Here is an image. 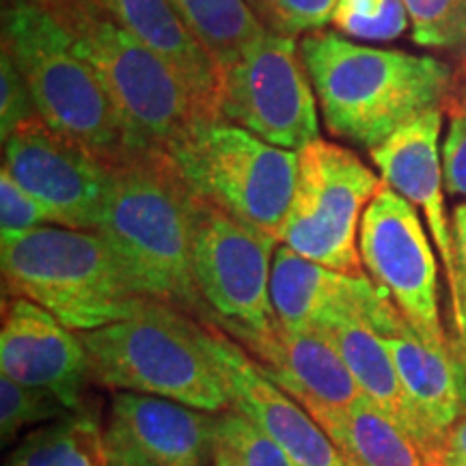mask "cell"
<instances>
[{"mask_svg":"<svg viewBox=\"0 0 466 466\" xmlns=\"http://www.w3.org/2000/svg\"><path fill=\"white\" fill-rule=\"evenodd\" d=\"M370 281L398 307L425 343L451 348L441 324L439 266L417 208L387 184L367 206L359 229Z\"/></svg>","mask_w":466,"mask_h":466,"instance_id":"obj_11","label":"cell"},{"mask_svg":"<svg viewBox=\"0 0 466 466\" xmlns=\"http://www.w3.org/2000/svg\"><path fill=\"white\" fill-rule=\"evenodd\" d=\"M72 412L55 393L39 387H26L14 378L0 376V436L3 445L15 439L22 428L50 423Z\"/></svg>","mask_w":466,"mask_h":466,"instance_id":"obj_27","label":"cell"},{"mask_svg":"<svg viewBox=\"0 0 466 466\" xmlns=\"http://www.w3.org/2000/svg\"><path fill=\"white\" fill-rule=\"evenodd\" d=\"M441 466H466V464H458V462H441Z\"/></svg>","mask_w":466,"mask_h":466,"instance_id":"obj_40","label":"cell"},{"mask_svg":"<svg viewBox=\"0 0 466 466\" xmlns=\"http://www.w3.org/2000/svg\"><path fill=\"white\" fill-rule=\"evenodd\" d=\"M3 50L25 76L39 116L113 167L130 151L100 76L44 9H3Z\"/></svg>","mask_w":466,"mask_h":466,"instance_id":"obj_6","label":"cell"},{"mask_svg":"<svg viewBox=\"0 0 466 466\" xmlns=\"http://www.w3.org/2000/svg\"><path fill=\"white\" fill-rule=\"evenodd\" d=\"M285 393L305 408H348L365 395L341 352L319 326L279 330L270 357L259 363Z\"/></svg>","mask_w":466,"mask_h":466,"instance_id":"obj_19","label":"cell"},{"mask_svg":"<svg viewBox=\"0 0 466 466\" xmlns=\"http://www.w3.org/2000/svg\"><path fill=\"white\" fill-rule=\"evenodd\" d=\"M439 462L466 464V417L453 425L442 441Z\"/></svg>","mask_w":466,"mask_h":466,"instance_id":"obj_35","label":"cell"},{"mask_svg":"<svg viewBox=\"0 0 466 466\" xmlns=\"http://www.w3.org/2000/svg\"><path fill=\"white\" fill-rule=\"evenodd\" d=\"M218 119L289 151L319 138L318 96L294 37L261 33L220 72Z\"/></svg>","mask_w":466,"mask_h":466,"instance_id":"obj_10","label":"cell"},{"mask_svg":"<svg viewBox=\"0 0 466 466\" xmlns=\"http://www.w3.org/2000/svg\"><path fill=\"white\" fill-rule=\"evenodd\" d=\"M168 3L212 56L218 72L229 67L253 39L268 31L247 0H168Z\"/></svg>","mask_w":466,"mask_h":466,"instance_id":"obj_24","label":"cell"},{"mask_svg":"<svg viewBox=\"0 0 466 466\" xmlns=\"http://www.w3.org/2000/svg\"><path fill=\"white\" fill-rule=\"evenodd\" d=\"M464 316H466V307H464V311H462V318H464ZM460 324H462V322H460ZM460 324H458V326H460ZM458 326H456V329H458Z\"/></svg>","mask_w":466,"mask_h":466,"instance_id":"obj_42","label":"cell"},{"mask_svg":"<svg viewBox=\"0 0 466 466\" xmlns=\"http://www.w3.org/2000/svg\"><path fill=\"white\" fill-rule=\"evenodd\" d=\"M108 20L156 52L188 86L208 116L218 119L220 72L168 0H91Z\"/></svg>","mask_w":466,"mask_h":466,"instance_id":"obj_17","label":"cell"},{"mask_svg":"<svg viewBox=\"0 0 466 466\" xmlns=\"http://www.w3.org/2000/svg\"><path fill=\"white\" fill-rule=\"evenodd\" d=\"M0 367L15 382L55 393L72 410L86 406L93 376L80 333L33 300L11 296L3 305Z\"/></svg>","mask_w":466,"mask_h":466,"instance_id":"obj_15","label":"cell"},{"mask_svg":"<svg viewBox=\"0 0 466 466\" xmlns=\"http://www.w3.org/2000/svg\"><path fill=\"white\" fill-rule=\"evenodd\" d=\"M450 108H458V110H464L466 113V58L462 63V69H460V78L456 83V93H453V100L450 104ZM447 108V110H450Z\"/></svg>","mask_w":466,"mask_h":466,"instance_id":"obj_37","label":"cell"},{"mask_svg":"<svg viewBox=\"0 0 466 466\" xmlns=\"http://www.w3.org/2000/svg\"><path fill=\"white\" fill-rule=\"evenodd\" d=\"M56 225L48 208L37 201L15 182L14 175L3 167L0 171V227L3 233L31 231L37 227Z\"/></svg>","mask_w":466,"mask_h":466,"instance_id":"obj_30","label":"cell"},{"mask_svg":"<svg viewBox=\"0 0 466 466\" xmlns=\"http://www.w3.org/2000/svg\"><path fill=\"white\" fill-rule=\"evenodd\" d=\"M167 151L195 195L281 242L299 151L275 147L223 119L192 126Z\"/></svg>","mask_w":466,"mask_h":466,"instance_id":"obj_8","label":"cell"},{"mask_svg":"<svg viewBox=\"0 0 466 466\" xmlns=\"http://www.w3.org/2000/svg\"><path fill=\"white\" fill-rule=\"evenodd\" d=\"M428 466H441V462H428Z\"/></svg>","mask_w":466,"mask_h":466,"instance_id":"obj_41","label":"cell"},{"mask_svg":"<svg viewBox=\"0 0 466 466\" xmlns=\"http://www.w3.org/2000/svg\"><path fill=\"white\" fill-rule=\"evenodd\" d=\"M93 382L179 401L197 410H231L229 395L203 341V322L145 299L130 318L80 333Z\"/></svg>","mask_w":466,"mask_h":466,"instance_id":"obj_3","label":"cell"},{"mask_svg":"<svg viewBox=\"0 0 466 466\" xmlns=\"http://www.w3.org/2000/svg\"><path fill=\"white\" fill-rule=\"evenodd\" d=\"M52 15L100 76L130 149H168L192 126L209 121L168 63L108 20L91 0H61Z\"/></svg>","mask_w":466,"mask_h":466,"instance_id":"obj_5","label":"cell"},{"mask_svg":"<svg viewBox=\"0 0 466 466\" xmlns=\"http://www.w3.org/2000/svg\"><path fill=\"white\" fill-rule=\"evenodd\" d=\"M391 354L408 412V434L428 462H439L442 441L466 417V367L456 350L425 343L387 296L380 294L367 311Z\"/></svg>","mask_w":466,"mask_h":466,"instance_id":"obj_13","label":"cell"},{"mask_svg":"<svg viewBox=\"0 0 466 466\" xmlns=\"http://www.w3.org/2000/svg\"><path fill=\"white\" fill-rule=\"evenodd\" d=\"M348 466H428L412 436L367 398L348 408H307Z\"/></svg>","mask_w":466,"mask_h":466,"instance_id":"obj_21","label":"cell"},{"mask_svg":"<svg viewBox=\"0 0 466 466\" xmlns=\"http://www.w3.org/2000/svg\"><path fill=\"white\" fill-rule=\"evenodd\" d=\"M3 167L48 208L56 225L97 231L108 199L110 167L83 143L37 115L5 141Z\"/></svg>","mask_w":466,"mask_h":466,"instance_id":"obj_12","label":"cell"},{"mask_svg":"<svg viewBox=\"0 0 466 466\" xmlns=\"http://www.w3.org/2000/svg\"><path fill=\"white\" fill-rule=\"evenodd\" d=\"M442 115L445 110L436 108L417 116L415 121L391 134L382 145L371 149L370 158L380 171L382 182L423 212L441 255L451 294L453 319L458 324L462 316L458 268L453 255L451 220L447 218L445 199H442L445 179H442V154L439 149Z\"/></svg>","mask_w":466,"mask_h":466,"instance_id":"obj_16","label":"cell"},{"mask_svg":"<svg viewBox=\"0 0 466 466\" xmlns=\"http://www.w3.org/2000/svg\"><path fill=\"white\" fill-rule=\"evenodd\" d=\"M113 417L130 430L138 450L154 466H209L214 460L212 412L179 401L119 391Z\"/></svg>","mask_w":466,"mask_h":466,"instance_id":"obj_18","label":"cell"},{"mask_svg":"<svg viewBox=\"0 0 466 466\" xmlns=\"http://www.w3.org/2000/svg\"><path fill=\"white\" fill-rule=\"evenodd\" d=\"M357 279L309 261L289 247L277 248L270 296L279 326L285 330L316 326L326 313L346 302Z\"/></svg>","mask_w":466,"mask_h":466,"instance_id":"obj_22","label":"cell"},{"mask_svg":"<svg viewBox=\"0 0 466 466\" xmlns=\"http://www.w3.org/2000/svg\"><path fill=\"white\" fill-rule=\"evenodd\" d=\"M300 55L333 137L371 151L430 110L447 113L456 74L434 56L384 50L316 31L300 42Z\"/></svg>","mask_w":466,"mask_h":466,"instance_id":"obj_2","label":"cell"},{"mask_svg":"<svg viewBox=\"0 0 466 466\" xmlns=\"http://www.w3.org/2000/svg\"><path fill=\"white\" fill-rule=\"evenodd\" d=\"M451 236H453V255H456V268H458L460 309L464 311L466 307V203L456 206V209H453ZM460 322H462V316H460Z\"/></svg>","mask_w":466,"mask_h":466,"instance_id":"obj_34","label":"cell"},{"mask_svg":"<svg viewBox=\"0 0 466 466\" xmlns=\"http://www.w3.org/2000/svg\"><path fill=\"white\" fill-rule=\"evenodd\" d=\"M214 445L229 451L242 466H299L270 436L233 408L217 415Z\"/></svg>","mask_w":466,"mask_h":466,"instance_id":"obj_28","label":"cell"},{"mask_svg":"<svg viewBox=\"0 0 466 466\" xmlns=\"http://www.w3.org/2000/svg\"><path fill=\"white\" fill-rule=\"evenodd\" d=\"M212 466H242V464L238 462V460L233 458L229 451H225L223 447L214 445V460H212Z\"/></svg>","mask_w":466,"mask_h":466,"instance_id":"obj_39","label":"cell"},{"mask_svg":"<svg viewBox=\"0 0 466 466\" xmlns=\"http://www.w3.org/2000/svg\"><path fill=\"white\" fill-rule=\"evenodd\" d=\"M195 197L192 270L197 288L212 322L261 363L270 357L281 330L270 296L279 240Z\"/></svg>","mask_w":466,"mask_h":466,"instance_id":"obj_7","label":"cell"},{"mask_svg":"<svg viewBox=\"0 0 466 466\" xmlns=\"http://www.w3.org/2000/svg\"><path fill=\"white\" fill-rule=\"evenodd\" d=\"M378 291L380 289L370 281V277H359L348 300L335 311L326 313L316 326H319L339 350L365 398L374 401L408 432L406 401L391 354L365 319L367 307L376 299Z\"/></svg>","mask_w":466,"mask_h":466,"instance_id":"obj_20","label":"cell"},{"mask_svg":"<svg viewBox=\"0 0 466 466\" xmlns=\"http://www.w3.org/2000/svg\"><path fill=\"white\" fill-rule=\"evenodd\" d=\"M410 37L421 48L466 58V0H401Z\"/></svg>","mask_w":466,"mask_h":466,"instance_id":"obj_25","label":"cell"},{"mask_svg":"<svg viewBox=\"0 0 466 466\" xmlns=\"http://www.w3.org/2000/svg\"><path fill=\"white\" fill-rule=\"evenodd\" d=\"M382 186L380 175L352 149L316 138L299 149V173L281 242L335 272L365 275L359 229Z\"/></svg>","mask_w":466,"mask_h":466,"instance_id":"obj_9","label":"cell"},{"mask_svg":"<svg viewBox=\"0 0 466 466\" xmlns=\"http://www.w3.org/2000/svg\"><path fill=\"white\" fill-rule=\"evenodd\" d=\"M37 115V104L33 100L25 76L17 69L9 52L3 50L0 55V132H3V143L17 130V126Z\"/></svg>","mask_w":466,"mask_h":466,"instance_id":"obj_31","label":"cell"},{"mask_svg":"<svg viewBox=\"0 0 466 466\" xmlns=\"http://www.w3.org/2000/svg\"><path fill=\"white\" fill-rule=\"evenodd\" d=\"M450 130L442 143V179L451 197H466V113L450 108Z\"/></svg>","mask_w":466,"mask_h":466,"instance_id":"obj_32","label":"cell"},{"mask_svg":"<svg viewBox=\"0 0 466 466\" xmlns=\"http://www.w3.org/2000/svg\"><path fill=\"white\" fill-rule=\"evenodd\" d=\"M456 333H458V339H456V343H451V346H453V350H456L458 359L462 360V365L466 367V316L462 318V324L456 329Z\"/></svg>","mask_w":466,"mask_h":466,"instance_id":"obj_38","label":"cell"},{"mask_svg":"<svg viewBox=\"0 0 466 466\" xmlns=\"http://www.w3.org/2000/svg\"><path fill=\"white\" fill-rule=\"evenodd\" d=\"M333 26L359 42H393L406 33L410 20L401 0H339Z\"/></svg>","mask_w":466,"mask_h":466,"instance_id":"obj_26","label":"cell"},{"mask_svg":"<svg viewBox=\"0 0 466 466\" xmlns=\"http://www.w3.org/2000/svg\"><path fill=\"white\" fill-rule=\"evenodd\" d=\"M203 341L233 410L258 425L299 466H348L316 419L218 324L203 322Z\"/></svg>","mask_w":466,"mask_h":466,"instance_id":"obj_14","label":"cell"},{"mask_svg":"<svg viewBox=\"0 0 466 466\" xmlns=\"http://www.w3.org/2000/svg\"><path fill=\"white\" fill-rule=\"evenodd\" d=\"M106 430L86 404L37 428L17 445L5 466H106Z\"/></svg>","mask_w":466,"mask_h":466,"instance_id":"obj_23","label":"cell"},{"mask_svg":"<svg viewBox=\"0 0 466 466\" xmlns=\"http://www.w3.org/2000/svg\"><path fill=\"white\" fill-rule=\"evenodd\" d=\"M337 3L339 0H247L268 31L288 37L324 31L333 22Z\"/></svg>","mask_w":466,"mask_h":466,"instance_id":"obj_29","label":"cell"},{"mask_svg":"<svg viewBox=\"0 0 466 466\" xmlns=\"http://www.w3.org/2000/svg\"><path fill=\"white\" fill-rule=\"evenodd\" d=\"M197 197L165 149H130L110 167L100 227L138 296L212 322L192 270Z\"/></svg>","mask_w":466,"mask_h":466,"instance_id":"obj_1","label":"cell"},{"mask_svg":"<svg viewBox=\"0 0 466 466\" xmlns=\"http://www.w3.org/2000/svg\"><path fill=\"white\" fill-rule=\"evenodd\" d=\"M61 0H3V9H17V7H33V9H44L50 11L56 7Z\"/></svg>","mask_w":466,"mask_h":466,"instance_id":"obj_36","label":"cell"},{"mask_svg":"<svg viewBox=\"0 0 466 466\" xmlns=\"http://www.w3.org/2000/svg\"><path fill=\"white\" fill-rule=\"evenodd\" d=\"M106 466H154L145 458V453L138 450L130 430L115 417L110 419V425L106 428Z\"/></svg>","mask_w":466,"mask_h":466,"instance_id":"obj_33","label":"cell"},{"mask_svg":"<svg viewBox=\"0 0 466 466\" xmlns=\"http://www.w3.org/2000/svg\"><path fill=\"white\" fill-rule=\"evenodd\" d=\"M0 268L5 294L33 300L78 333L130 318L145 300L96 231L48 225L3 233Z\"/></svg>","mask_w":466,"mask_h":466,"instance_id":"obj_4","label":"cell"}]
</instances>
